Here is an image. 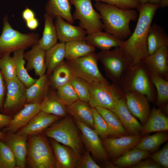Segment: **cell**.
I'll use <instances>...</instances> for the list:
<instances>
[{
  "label": "cell",
  "instance_id": "cell-38",
  "mask_svg": "<svg viewBox=\"0 0 168 168\" xmlns=\"http://www.w3.org/2000/svg\"><path fill=\"white\" fill-rule=\"evenodd\" d=\"M47 77L44 74L39 77L35 82L26 89V99L29 101L38 100L42 96L45 89Z\"/></svg>",
  "mask_w": 168,
  "mask_h": 168
},
{
  "label": "cell",
  "instance_id": "cell-23",
  "mask_svg": "<svg viewBox=\"0 0 168 168\" xmlns=\"http://www.w3.org/2000/svg\"><path fill=\"white\" fill-rule=\"evenodd\" d=\"M85 40L90 45L102 50H108L113 47H120L124 41L102 31L87 35Z\"/></svg>",
  "mask_w": 168,
  "mask_h": 168
},
{
  "label": "cell",
  "instance_id": "cell-19",
  "mask_svg": "<svg viewBox=\"0 0 168 168\" xmlns=\"http://www.w3.org/2000/svg\"><path fill=\"white\" fill-rule=\"evenodd\" d=\"M7 133L2 140L12 150L15 158L16 166L20 168H25L27 153V136L18 133Z\"/></svg>",
  "mask_w": 168,
  "mask_h": 168
},
{
  "label": "cell",
  "instance_id": "cell-44",
  "mask_svg": "<svg viewBox=\"0 0 168 168\" xmlns=\"http://www.w3.org/2000/svg\"><path fill=\"white\" fill-rule=\"evenodd\" d=\"M96 2L113 5L124 9H137L139 3L138 0H95Z\"/></svg>",
  "mask_w": 168,
  "mask_h": 168
},
{
  "label": "cell",
  "instance_id": "cell-46",
  "mask_svg": "<svg viewBox=\"0 0 168 168\" xmlns=\"http://www.w3.org/2000/svg\"><path fill=\"white\" fill-rule=\"evenodd\" d=\"M78 168H100V166L94 160L90 153L85 151L81 157L77 167Z\"/></svg>",
  "mask_w": 168,
  "mask_h": 168
},
{
  "label": "cell",
  "instance_id": "cell-27",
  "mask_svg": "<svg viewBox=\"0 0 168 168\" xmlns=\"http://www.w3.org/2000/svg\"><path fill=\"white\" fill-rule=\"evenodd\" d=\"M45 10L46 13L54 18L58 16L70 23L72 24L74 23L69 0H49L46 5Z\"/></svg>",
  "mask_w": 168,
  "mask_h": 168
},
{
  "label": "cell",
  "instance_id": "cell-21",
  "mask_svg": "<svg viewBox=\"0 0 168 168\" xmlns=\"http://www.w3.org/2000/svg\"><path fill=\"white\" fill-rule=\"evenodd\" d=\"M59 116L40 111L26 124L17 133L27 136L39 133L60 118Z\"/></svg>",
  "mask_w": 168,
  "mask_h": 168
},
{
  "label": "cell",
  "instance_id": "cell-18",
  "mask_svg": "<svg viewBox=\"0 0 168 168\" xmlns=\"http://www.w3.org/2000/svg\"><path fill=\"white\" fill-rule=\"evenodd\" d=\"M40 111V104L34 102L26 104L24 108L12 119L2 132L14 133L25 126Z\"/></svg>",
  "mask_w": 168,
  "mask_h": 168
},
{
  "label": "cell",
  "instance_id": "cell-42",
  "mask_svg": "<svg viewBox=\"0 0 168 168\" xmlns=\"http://www.w3.org/2000/svg\"><path fill=\"white\" fill-rule=\"evenodd\" d=\"M70 83L77 93L79 99L88 102L90 99V94L87 83L74 76Z\"/></svg>",
  "mask_w": 168,
  "mask_h": 168
},
{
  "label": "cell",
  "instance_id": "cell-7",
  "mask_svg": "<svg viewBox=\"0 0 168 168\" xmlns=\"http://www.w3.org/2000/svg\"><path fill=\"white\" fill-rule=\"evenodd\" d=\"M87 83L90 94L88 103L91 107H100L111 110L117 101L124 96L119 87L109 82Z\"/></svg>",
  "mask_w": 168,
  "mask_h": 168
},
{
  "label": "cell",
  "instance_id": "cell-52",
  "mask_svg": "<svg viewBox=\"0 0 168 168\" xmlns=\"http://www.w3.org/2000/svg\"><path fill=\"white\" fill-rule=\"evenodd\" d=\"M162 0H138L139 4L150 3L152 4H159Z\"/></svg>",
  "mask_w": 168,
  "mask_h": 168
},
{
  "label": "cell",
  "instance_id": "cell-48",
  "mask_svg": "<svg viewBox=\"0 0 168 168\" xmlns=\"http://www.w3.org/2000/svg\"><path fill=\"white\" fill-rule=\"evenodd\" d=\"M3 78L0 70V112L2 111L4 105V99L5 94V87Z\"/></svg>",
  "mask_w": 168,
  "mask_h": 168
},
{
  "label": "cell",
  "instance_id": "cell-36",
  "mask_svg": "<svg viewBox=\"0 0 168 168\" xmlns=\"http://www.w3.org/2000/svg\"><path fill=\"white\" fill-rule=\"evenodd\" d=\"M53 71L51 82L57 89L69 82L73 76L66 62L63 61Z\"/></svg>",
  "mask_w": 168,
  "mask_h": 168
},
{
  "label": "cell",
  "instance_id": "cell-3",
  "mask_svg": "<svg viewBox=\"0 0 168 168\" xmlns=\"http://www.w3.org/2000/svg\"><path fill=\"white\" fill-rule=\"evenodd\" d=\"M39 40V35L37 33H22L13 29L7 16H5L0 36V58L17 50L33 46Z\"/></svg>",
  "mask_w": 168,
  "mask_h": 168
},
{
  "label": "cell",
  "instance_id": "cell-20",
  "mask_svg": "<svg viewBox=\"0 0 168 168\" xmlns=\"http://www.w3.org/2000/svg\"><path fill=\"white\" fill-rule=\"evenodd\" d=\"M168 47L165 46L148 55L143 63L148 67L150 72L164 78L168 74Z\"/></svg>",
  "mask_w": 168,
  "mask_h": 168
},
{
  "label": "cell",
  "instance_id": "cell-33",
  "mask_svg": "<svg viewBox=\"0 0 168 168\" xmlns=\"http://www.w3.org/2000/svg\"><path fill=\"white\" fill-rule=\"evenodd\" d=\"M165 132H157L153 135L142 138L134 148L149 152L156 151L168 140V134Z\"/></svg>",
  "mask_w": 168,
  "mask_h": 168
},
{
  "label": "cell",
  "instance_id": "cell-16",
  "mask_svg": "<svg viewBox=\"0 0 168 168\" xmlns=\"http://www.w3.org/2000/svg\"><path fill=\"white\" fill-rule=\"evenodd\" d=\"M51 145L54 155L56 167L74 168L77 167L81 155L71 147L53 139Z\"/></svg>",
  "mask_w": 168,
  "mask_h": 168
},
{
  "label": "cell",
  "instance_id": "cell-14",
  "mask_svg": "<svg viewBox=\"0 0 168 168\" xmlns=\"http://www.w3.org/2000/svg\"><path fill=\"white\" fill-rule=\"evenodd\" d=\"M110 110L117 116L129 135H138L141 133L143 126L128 110L124 96L117 101Z\"/></svg>",
  "mask_w": 168,
  "mask_h": 168
},
{
  "label": "cell",
  "instance_id": "cell-11",
  "mask_svg": "<svg viewBox=\"0 0 168 168\" xmlns=\"http://www.w3.org/2000/svg\"><path fill=\"white\" fill-rule=\"evenodd\" d=\"M75 123L81 133L83 143L87 151L97 161H107L110 157L105 150L102 141L96 131L85 124L75 119Z\"/></svg>",
  "mask_w": 168,
  "mask_h": 168
},
{
  "label": "cell",
  "instance_id": "cell-51",
  "mask_svg": "<svg viewBox=\"0 0 168 168\" xmlns=\"http://www.w3.org/2000/svg\"><path fill=\"white\" fill-rule=\"evenodd\" d=\"M26 26L31 30L36 29L39 24L38 19L35 17L26 21Z\"/></svg>",
  "mask_w": 168,
  "mask_h": 168
},
{
  "label": "cell",
  "instance_id": "cell-13",
  "mask_svg": "<svg viewBox=\"0 0 168 168\" xmlns=\"http://www.w3.org/2000/svg\"><path fill=\"white\" fill-rule=\"evenodd\" d=\"M124 96L126 105L129 111L144 125L151 111L149 100L147 97L133 91H126Z\"/></svg>",
  "mask_w": 168,
  "mask_h": 168
},
{
  "label": "cell",
  "instance_id": "cell-54",
  "mask_svg": "<svg viewBox=\"0 0 168 168\" xmlns=\"http://www.w3.org/2000/svg\"><path fill=\"white\" fill-rule=\"evenodd\" d=\"M5 136V133L0 131V139H3Z\"/></svg>",
  "mask_w": 168,
  "mask_h": 168
},
{
  "label": "cell",
  "instance_id": "cell-49",
  "mask_svg": "<svg viewBox=\"0 0 168 168\" xmlns=\"http://www.w3.org/2000/svg\"><path fill=\"white\" fill-rule=\"evenodd\" d=\"M22 16L25 21L35 17L34 12L32 9L26 7L22 12Z\"/></svg>",
  "mask_w": 168,
  "mask_h": 168
},
{
  "label": "cell",
  "instance_id": "cell-17",
  "mask_svg": "<svg viewBox=\"0 0 168 168\" xmlns=\"http://www.w3.org/2000/svg\"><path fill=\"white\" fill-rule=\"evenodd\" d=\"M6 83L7 92L2 110L4 114L26 99V90L24 85L17 77Z\"/></svg>",
  "mask_w": 168,
  "mask_h": 168
},
{
  "label": "cell",
  "instance_id": "cell-15",
  "mask_svg": "<svg viewBox=\"0 0 168 168\" xmlns=\"http://www.w3.org/2000/svg\"><path fill=\"white\" fill-rule=\"evenodd\" d=\"M55 18L58 39L60 42L66 43L85 40L87 33L85 29L79 26L73 25L60 16H56Z\"/></svg>",
  "mask_w": 168,
  "mask_h": 168
},
{
  "label": "cell",
  "instance_id": "cell-25",
  "mask_svg": "<svg viewBox=\"0 0 168 168\" xmlns=\"http://www.w3.org/2000/svg\"><path fill=\"white\" fill-rule=\"evenodd\" d=\"M86 103L78 100L67 106V110L75 119L94 129L92 107Z\"/></svg>",
  "mask_w": 168,
  "mask_h": 168
},
{
  "label": "cell",
  "instance_id": "cell-2",
  "mask_svg": "<svg viewBox=\"0 0 168 168\" xmlns=\"http://www.w3.org/2000/svg\"><path fill=\"white\" fill-rule=\"evenodd\" d=\"M94 6L100 15L105 32L122 40L131 35L130 23L138 17L135 10L121 8L100 2H96Z\"/></svg>",
  "mask_w": 168,
  "mask_h": 168
},
{
  "label": "cell",
  "instance_id": "cell-50",
  "mask_svg": "<svg viewBox=\"0 0 168 168\" xmlns=\"http://www.w3.org/2000/svg\"><path fill=\"white\" fill-rule=\"evenodd\" d=\"M11 119L10 116L0 113V129L7 127Z\"/></svg>",
  "mask_w": 168,
  "mask_h": 168
},
{
  "label": "cell",
  "instance_id": "cell-40",
  "mask_svg": "<svg viewBox=\"0 0 168 168\" xmlns=\"http://www.w3.org/2000/svg\"><path fill=\"white\" fill-rule=\"evenodd\" d=\"M16 165L15 158L11 149L0 139V168H14Z\"/></svg>",
  "mask_w": 168,
  "mask_h": 168
},
{
  "label": "cell",
  "instance_id": "cell-5",
  "mask_svg": "<svg viewBox=\"0 0 168 168\" xmlns=\"http://www.w3.org/2000/svg\"><path fill=\"white\" fill-rule=\"evenodd\" d=\"M113 79L121 82L133 66L131 58L120 47L111 51L102 50L96 54Z\"/></svg>",
  "mask_w": 168,
  "mask_h": 168
},
{
  "label": "cell",
  "instance_id": "cell-10",
  "mask_svg": "<svg viewBox=\"0 0 168 168\" xmlns=\"http://www.w3.org/2000/svg\"><path fill=\"white\" fill-rule=\"evenodd\" d=\"M143 62L132 67L121 82L126 91H133L146 96L149 101L153 100V93Z\"/></svg>",
  "mask_w": 168,
  "mask_h": 168
},
{
  "label": "cell",
  "instance_id": "cell-41",
  "mask_svg": "<svg viewBox=\"0 0 168 168\" xmlns=\"http://www.w3.org/2000/svg\"><path fill=\"white\" fill-rule=\"evenodd\" d=\"M57 90L58 98L66 106L70 105L79 100L77 93L70 82Z\"/></svg>",
  "mask_w": 168,
  "mask_h": 168
},
{
  "label": "cell",
  "instance_id": "cell-32",
  "mask_svg": "<svg viewBox=\"0 0 168 168\" xmlns=\"http://www.w3.org/2000/svg\"><path fill=\"white\" fill-rule=\"evenodd\" d=\"M65 43L60 42L46 51L45 63L49 72L53 71L65 58Z\"/></svg>",
  "mask_w": 168,
  "mask_h": 168
},
{
  "label": "cell",
  "instance_id": "cell-6",
  "mask_svg": "<svg viewBox=\"0 0 168 168\" xmlns=\"http://www.w3.org/2000/svg\"><path fill=\"white\" fill-rule=\"evenodd\" d=\"M97 54L95 52L85 56L67 60L66 63L73 75L88 83L109 82L98 67Z\"/></svg>",
  "mask_w": 168,
  "mask_h": 168
},
{
  "label": "cell",
  "instance_id": "cell-37",
  "mask_svg": "<svg viewBox=\"0 0 168 168\" xmlns=\"http://www.w3.org/2000/svg\"><path fill=\"white\" fill-rule=\"evenodd\" d=\"M149 76L157 90V105L161 106L167 103L168 100V82L164 78L150 72Z\"/></svg>",
  "mask_w": 168,
  "mask_h": 168
},
{
  "label": "cell",
  "instance_id": "cell-1",
  "mask_svg": "<svg viewBox=\"0 0 168 168\" xmlns=\"http://www.w3.org/2000/svg\"><path fill=\"white\" fill-rule=\"evenodd\" d=\"M159 4H139L137 8L139 15L135 29L120 47L131 58L133 66L143 63L149 55L147 37L150 28Z\"/></svg>",
  "mask_w": 168,
  "mask_h": 168
},
{
  "label": "cell",
  "instance_id": "cell-45",
  "mask_svg": "<svg viewBox=\"0 0 168 168\" xmlns=\"http://www.w3.org/2000/svg\"><path fill=\"white\" fill-rule=\"evenodd\" d=\"M152 159L162 167H168V144L167 143L159 151L150 155Z\"/></svg>",
  "mask_w": 168,
  "mask_h": 168
},
{
  "label": "cell",
  "instance_id": "cell-9",
  "mask_svg": "<svg viewBox=\"0 0 168 168\" xmlns=\"http://www.w3.org/2000/svg\"><path fill=\"white\" fill-rule=\"evenodd\" d=\"M69 1L75 8L72 15L73 19L79 21V26L86 31L87 35L104 29L100 15L93 8L92 0Z\"/></svg>",
  "mask_w": 168,
  "mask_h": 168
},
{
  "label": "cell",
  "instance_id": "cell-35",
  "mask_svg": "<svg viewBox=\"0 0 168 168\" xmlns=\"http://www.w3.org/2000/svg\"><path fill=\"white\" fill-rule=\"evenodd\" d=\"M40 111L60 117L66 116L67 108L58 99L54 96L46 97L40 104Z\"/></svg>",
  "mask_w": 168,
  "mask_h": 168
},
{
  "label": "cell",
  "instance_id": "cell-8",
  "mask_svg": "<svg viewBox=\"0 0 168 168\" xmlns=\"http://www.w3.org/2000/svg\"><path fill=\"white\" fill-rule=\"evenodd\" d=\"M38 134L31 135L30 140L29 165L34 168L56 167L55 158L48 141L44 136Z\"/></svg>",
  "mask_w": 168,
  "mask_h": 168
},
{
  "label": "cell",
  "instance_id": "cell-31",
  "mask_svg": "<svg viewBox=\"0 0 168 168\" xmlns=\"http://www.w3.org/2000/svg\"><path fill=\"white\" fill-rule=\"evenodd\" d=\"M65 58L68 60L95 52V47L89 44L85 40H82L65 43Z\"/></svg>",
  "mask_w": 168,
  "mask_h": 168
},
{
  "label": "cell",
  "instance_id": "cell-4",
  "mask_svg": "<svg viewBox=\"0 0 168 168\" xmlns=\"http://www.w3.org/2000/svg\"><path fill=\"white\" fill-rule=\"evenodd\" d=\"M76 125L72 119L66 117L48 128L45 131V134L59 143L71 147L81 155L83 153V143Z\"/></svg>",
  "mask_w": 168,
  "mask_h": 168
},
{
  "label": "cell",
  "instance_id": "cell-26",
  "mask_svg": "<svg viewBox=\"0 0 168 168\" xmlns=\"http://www.w3.org/2000/svg\"><path fill=\"white\" fill-rule=\"evenodd\" d=\"M147 43L148 54L150 55L162 47L168 46V36L161 27L153 23L150 28Z\"/></svg>",
  "mask_w": 168,
  "mask_h": 168
},
{
  "label": "cell",
  "instance_id": "cell-34",
  "mask_svg": "<svg viewBox=\"0 0 168 168\" xmlns=\"http://www.w3.org/2000/svg\"><path fill=\"white\" fill-rule=\"evenodd\" d=\"M25 50L21 49L15 51L12 57L15 63L16 77L25 86L28 87L33 84L36 79L30 76L25 67Z\"/></svg>",
  "mask_w": 168,
  "mask_h": 168
},
{
  "label": "cell",
  "instance_id": "cell-29",
  "mask_svg": "<svg viewBox=\"0 0 168 168\" xmlns=\"http://www.w3.org/2000/svg\"><path fill=\"white\" fill-rule=\"evenodd\" d=\"M44 27L42 37L38 43L46 51L57 43L58 40L57 31L54 22V18L46 12L44 15Z\"/></svg>",
  "mask_w": 168,
  "mask_h": 168
},
{
  "label": "cell",
  "instance_id": "cell-47",
  "mask_svg": "<svg viewBox=\"0 0 168 168\" xmlns=\"http://www.w3.org/2000/svg\"><path fill=\"white\" fill-rule=\"evenodd\" d=\"M162 167L152 159H146L141 161L132 166V168H161Z\"/></svg>",
  "mask_w": 168,
  "mask_h": 168
},
{
  "label": "cell",
  "instance_id": "cell-30",
  "mask_svg": "<svg viewBox=\"0 0 168 168\" xmlns=\"http://www.w3.org/2000/svg\"><path fill=\"white\" fill-rule=\"evenodd\" d=\"M150 155L149 152L133 147L115 159L113 164L116 167H131Z\"/></svg>",
  "mask_w": 168,
  "mask_h": 168
},
{
  "label": "cell",
  "instance_id": "cell-43",
  "mask_svg": "<svg viewBox=\"0 0 168 168\" xmlns=\"http://www.w3.org/2000/svg\"><path fill=\"white\" fill-rule=\"evenodd\" d=\"M94 129L102 139L108 136V128L103 118L95 108L92 107Z\"/></svg>",
  "mask_w": 168,
  "mask_h": 168
},
{
  "label": "cell",
  "instance_id": "cell-39",
  "mask_svg": "<svg viewBox=\"0 0 168 168\" xmlns=\"http://www.w3.org/2000/svg\"><path fill=\"white\" fill-rule=\"evenodd\" d=\"M0 70L6 82L16 77L14 61L10 54L0 58Z\"/></svg>",
  "mask_w": 168,
  "mask_h": 168
},
{
  "label": "cell",
  "instance_id": "cell-28",
  "mask_svg": "<svg viewBox=\"0 0 168 168\" xmlns=\"http://www.w3.org/2000/svg\"><path fill=\"white\" fill-rule=\"evenodd\" d=\"M107 124L108 135L119 137L128 135L117 116L111 110L100 107L95 108Z\"/></svg>",
  "mask_w": 168,
  "mask_h": 168
},
{
  "label": "cell",
  "instance_id": "cell-22",
  "mask_svg": "<svg viewBox=\"0 0 168 168\" xmlns=\"http://www.w3.org/2000/svg\"><path fill=\"white\" fill-rule=\"evenodd\" d=\"M45 52L37 43L24 54V58L27 61V69H33L36 75L39 77L44 75L46 69Z\"/></svg>",
  "mask_w": 168,
  "mask_h": 168
},
{
  "label": "cell",
  "instance_id": "cell-53",
  "mask_svg": "<svg viewBox=\"0 0 168 168\" xmlns=\"http://www.w3.org/2000/svg\"><path fill=\"white\" fill-rule=\"evenodd\" d=\"M160 7H165L168 6V0H162L159 4Z\"/></svg>",
  "mask_w": 168,
  "mask_h": 168
},
{
  "label": "cell",
  "instance_id": "cell-12",
  "mask_svg": "<svg viewBox=\"0 0 168 168\" xmlns=\"http://www.w3.org/2000/svg\"><path fill=\"white\" fill-rule=\"evenodd\" d=\"M140 134L103 139V146L109 157L116 159L134 147L142 138Z\"/></svg>",
  "mask_w": 168,
  "mask_h": 168
},
{
  "label": "cell",
  "instance_id": "cell-24",
  "mask_svg": "<svg viewBox=\"0 0 168 168\" xmlns=\"http://www.w3.org/2000/svg\"><path fill=\"white\" fill-rule=\"evenodd\" d=\"M168 130V118L161 110L153 107L147 121L142 126L141 133L146 134Z\"/></svg>",
  "mask_w": 168,
  "mask_h": 168
}]
</instances>
